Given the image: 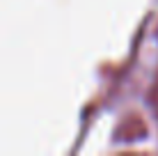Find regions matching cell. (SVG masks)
Segmentation results:
<instances>
[]
</instances>
